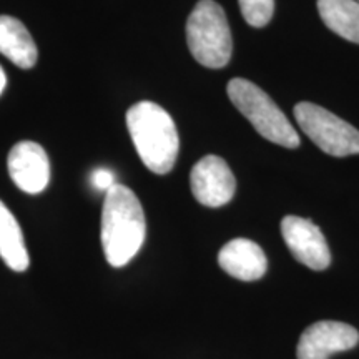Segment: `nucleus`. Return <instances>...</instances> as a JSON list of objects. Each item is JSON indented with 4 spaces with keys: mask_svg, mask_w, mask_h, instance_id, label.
I'll return each mask as SVG.
<instances>
[{
    "mask_svg": "<svg viewBox=\"0 0 359 359\" xmlns=\"http://www.w3.org/2000/svg\"><path fill=\"white\" fill-rule=\"evenodd\" d=\"M147 222L140 200L128 187L115 183L105 193L102 210V246L110 266L122 268L140 251Z\"/></svg>",
    "mask_w": 359,
    "mask_h": 359,
    "instance_id": "nucleus-1",
    "label": "nucleus"
},
{
    "mask_svg": "<svg viewBox=\"0 0 359 359\" xmlns=\"http://www.w3.org/2000/svg\"><path fill=\"white\" fill-rule=\"evenodd\" d=\"M318 12L327 29L349 42L359 43L358 0H318Z\"/></svg>",
    "mask_w": 359,
    "mask_h": 359,
    "instance_id": "nucleus-13",
    "label": "nucleus"
},
{
    "mask_svg": "<svg viewBox=\"0 0 359 359\" xmlns=\"http://www.w3.org/2000/svg\"><path fill=\"white\" fill-rule=\"evenodd\" d=\"M359 343L356 327L341 321H318L303 331L296 356L298 359H330L331 354L353 349Z\"/></svg>",
    "mask_w": 359,
    "mask_h": 359,
    "instance_id": "nucleus-8",
    "label": "nucleus"
},
{
    "mask_svg": "<svg viewBox=\"0 0 359 359\" xmlns=\"http://www.w3.org/2000/svg\"><path fill=\"white\" fill-rule=\"evenodd\" d=\"M90 183L95 188L97 191H109L111 187L115 185V175L110 172L109 168H97L93 170L92 177H90Z\"/></svg>",
    "mask_w": 359,
    "mask_h": 359,
    "instance_id": "nucleus-15",
    "label": "nucleus"
},
{
    "mask_svg": "<svg viewBox=\"0 0 359 359\" xmlns=\"http://www.w3.org/2000/svg\"><path fill=\"white\" fill-rule=\"evenodd\" d=\"M245 20L251 27H264L275 12V0H238Z\"/></svg>",
    "mask_w": 359,
    "mask_h": 359,
    "instance_id": "nucleus-14",
    "label": "nucleus"
},
{
    "mask_svg": "<svg viewBox=\"0 0 359 359\" xmlns=\"http://www.w3.org/2000/svg\"><path fill=\"white\" fill-rule=\"evenodd\" d=\"M283 240L291 255L304 266L323 271L330 266L331 253L326 238L311 219L299 217H285L281 222Z\"/></svg>",
    "mask_w": 359,
    "mask_h": 359,
    "instance_id": "nucleus-7",
    "label": "nucleus"
},
{
    "mask_svg": "<svg viewBox=\"0 0 359 359\" xmlns=\"http://www.w3.org/2000/svg\"><path fill=\"white\" fill-rule=\"evenodd\" d=\"M226 90L233 105L250 120L263 138L285 148L299 145V135L293 125L258 85L245 79H233Z\"/></svg>",
    "mask_w": 359,
    "mask_h": 359,
    "instance_id": "nucleus-4",
    "label": "nucleus"
},
{
    "mask_svg": "<svg viewBox=\"0 0 359 359\" xmlns=\"http://www.w3.org/2000/svg\"><path fill=\"white\" fill-rule=\"evenodd\" d=\"M218 263L224 273L241 281H257L268 269V259L258 243L235 238L219 250Z\"/></svg>",
    "mask_w": 359,
    "mask_h": 359,
    "instance_id": "nucleus-10",
    "label": "nucleus"
},
{
    "mask_svg": "<svg viewBox=\"0 0 359 359\" xmlns=\"http://www.w3.org/2000/svg\"><path fill=\"white\" fill-rule=\"evenodd\" d=\"M187 42L193 58L208 69L230 62L233 40L226 15L215 0H200L187 22Z\"/></svg>",
    "mask_w": 359,
    "mask_h": 359,
    "instance_id": "nucleus-3",
    "label": "nucleus"
},
{
    "mask_svg": "<svg viewBox=\"0 0 359 359\" xmlns=\"http://www.w3.org/2000/svg\"><path fill=\"white\" fill-rule=\"evenodd\" d=\"M7 85V77H6V72H4L2 67H0V95H2L4 88H6Z\"/></svg>",
    "mask_w": 359,
    "mask_h": 359,
    "instance_id": "nucleus-16",
    "label": "nucleus"
},
{
    "mask_svg": "<svg viewBox=\"0 0 359 359\" xmlns=\"http://www.w3.org/2000/svg\"><path fill=\"white\" fill-rule=\"evenodd\" d=\"M190 185L198 203L218 208L233 198L236 180L226 161L217 155H206L191 168Z\"/></svg>",
    "mask_w": 359,
    "mask_h": 359,
    "instance_id": "nucleus-6",
    "label": "nucleus"
},
{
    "mask_svg": "<svg viewBox=\"0 0 359 359\" xmlns=\"http://www.w3.org/2000/svg\"><path fill=\"white\" fill-rule=\"evenodd\" d=\"M294 118L299 128L325 154L333 156L359 154V130L330 110L314 103L302 102L294 107Z\"/></svg>",
    "mask_w": 359,
    "mask_h": 359,
    "instance_id": "nucleus-5",
    "label": "nucleus"
},
{
    "mask_svg": "<svg viewBox=\"0 0 359 359\" xmlns=\"http://www.w3.org/2000/svg\"><path fill=\"white\" fill-rule=\"evenodd\" d=\"M12 182L29 195H39L50 182V161L42 145L35 142H19L7 160Z\"/></svg>",
    "mask_w": 359,
    "mask_h": 359,
    "instance_id": "nucleus-9",
    "label": "nucleus"
},
{
    "mask_svg": "<svg viewBox=\"0 0 359 359\" xmlns=\"http://www.w3.org/2000/svg\"><path fill=\"white\" fill-rule=\"evenodd\" d=\"M0 258L13 271L29 269L30 258L27 251L24 233L11 210L0 200Z\"/></svg>",
    "mask_w": 359,
    "mask_h": 359,
    "instance_id": "nucleus-12",
    "label": "nucleus"
},
{
    "mask_svg": "<svg viewBox=\"0 0 359 359\" xmlns=\"http://www.w3.org/2000/svg\"><path fill=\"white\" fill-rule=\"evenodd\" d=\"M358 2H359V0H358Z\"/></svg>",
    "mask_w": 359,
    "mask_h": 359,
    "instance_id": "nucleus-17",
    "label": "nucleus"
},
{
    "mask_svg": "<svg viewBox=\"0 0 359 359\" xmlns=\"http://www.w3.org/2000/svg\"><path fill=\"white\" fill-rule=\"evenodd\" d=\"M0 53L20 69H32L37 64V45L27 27L15 17L0 15Z\"/></svg>",
    "mask_w": 359,
    "mask_h": 359,
    "instance_id": "nucleus-11",
    "label": "nucleus"
},
{
    "mask_svg": "<svg viewBox=\"0 0 359 359\" xmlns=\"http://www.w3.org/2000/svg\"><path fill=\"white\" fill-rule=\"evenodd\" d=\"M127 127L143 165L158 175L172 172L180 138L168 111L154 102H138L127 111Z\"/></svg>",
    "mask_w": 359,
    "mask_h": 359,
    "instance_id": "nucleus-2",
    "label": "nucleus"
}]
</instances>
